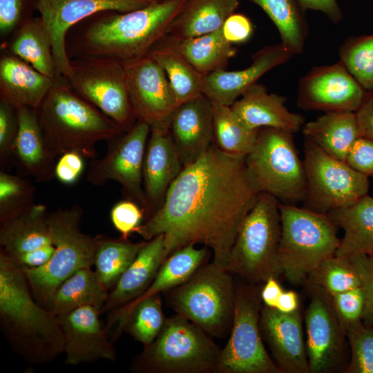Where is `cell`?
I'll use <instances>...</instances> for the list:
<instances>
[{"label": "cell", "mask_w": 373, "mask_h": 373, "mask_svg": "<svg viewBox=\"0 0 373 373\" xmlns=\"http://www.w3.org/2000/svg\"><path fill=\"white\" fill-rule=\"evenodd\" d=\"M231 273L213 262L198 268L184 283L166 291L168 305L212 338L227 336L232 327L236 283Z\"/></svg>", "instance_id": "7"}, {"label": "cell", "mask_w": 373, "mask_h": 373, "mask_svg": "<svg viewBox=\"0 0 373 373\" xmlns=\"http://www.w3.org/2000/svg\"><path fill=\"white\" fill-rule=\"evenodd\" d=\"M183 168L169 128H151L143 162L145 220L160 206Z\"/></svg>", "instance_id": "24"}, {"label": "cell", "mask_w": 373, "mask_h": 373, "mask_svg": "<svg viewBox=\"0 0 373 373\" xmlns=\"http://www.w3.org/2000/svg\"><path fill=\"white\" fill-rule=\"evenodd\" d=\"M276 309L286 314L298 310L300 309L298 294L294 290H284L279 298Z\"/></svg>", "instance_id": "56"}, {"label": "cell", "mask_w": 373, "mask_h": 373, "mask_svg": "<svg viewBox=\"0 0 373 373\" xmlns=\"http://www.w3.org/2000/svg\"><path fill=\"white\" fill-rule=\"evenodd\" d=\"M35 191L32 182L25 177L0 171V222L34 204Z\"/></svg>", "instance_id": "43"}, {"label": "cell", "mask_w": 373, "mask_h": 373, "mask_svg": "<svg viewBox=\"0 0 373 373\" xmlns=\"http://www.w3.org/2000/svg\"><path fill=\"white\" fill-rule=\"evenodd\" d=\"M166 319L162 311L161 294L151 296L135 303L116 321L112 341L125 332L144 347L147 346L160 333Z\"/></svg>", "instance_id": "39"}, {"label": "cell", "mask_w": 373, "mask_h": 373, "mask_svg": "<svg viewBox=\"0 0 373 373\" xmlns=\"http://www.w3.org/2000/svg\"><path fill=\"white\" fill-rule=\"evenodd\" d=\"M260 193L245 156L226 153L213 143L183 168L135 233L146 241L162 234L168 257L189 244H202L226 269L240 226Z\"/></svg>", "instance_id": "1"}, {"label": "cell", "mask_w": 373, "mask_h": 373, "mask_svg": "<svg viewBox=\"0 0 373 373\" xmlns=\"http://www.w3.org/2000/svg\"><path fill=\"white\" fill-rule=\"evenodd\" d=\"M148 55L164 70L178 104L202 93L204 75L180 54L169 39L164 37Z\"/></svg>", "instance_id": "36"}, {"label": "cell", "mask_w": 373, "mask_h": 373, "mask_svg": "<svg viewBox=\"0 0 373 373\" xmlns=\"http://www.w3.org/2000/svg\"><path fill=\"white\" fill-rule=\"evenodd\" d=\"M286 97L269 93L260 84L251 86L231 108L249 128H274L291 133L302 129L305 118L285 106Z\"/></svg>", "instance_id": "26"}, {"label": "cell", "mask_w": 373, "mask_h": 373, "mask_svg": "<svg viewBox=\"0 0 373 373\" xmlns=\"http://www.w3.org/2000/svg\"><path fill=\"white\" fill-rule=\"evenodd\" d=\"M167 258L162 234L146 241L110 291L101 314L117 309L144 293Z\"/></svg>", "instance_id": "27"}, {"label": "cell", "mask_w": 373, "mask_h": 373, "mask_svg": "<svg viewBox=\"0 0 373 373\" xmlns=\"http://www.w3.org/2000/svg\"><path fill=\"white\" fill-rule=\"evenodd\" d=\"M188 0H157L135 10L105 11L90 16L68 32V56L108 57L123 62L149 54L168 33Z\"/></svg>", "instance_id": "2"}, {"label": "cell", "mask_w": 373, "mask_h": 373, "mask_svg": "<svg viewBox=\"0 0 373 373\" xmlns=\"http://www.w3.org/2000/svg\"><path fill=\"white\" fill-rule=\"evenodd\" d=\"M253 30L252 23L247 16L235 12L227 19L222 26L225 39L232 44L247 41Z\"/></svg>", "instance_id": "52"}, {"label": "cell", "mask_w": 373, "mask_h": 373, "mask_svg": "<svg viewBox=\"0 0 373 373\" xmlns=\"http://www.w3.org/2000/svg\"><path fill=\"white\" fill-rule=\"evenodd\" d=\"M1 49L21 58L46 76L59 77L50 35L41 17L26 21L3 43Z\"/></svg>", "instance_id": "33"}, {"label": "cell", "mask_w": 373, "mask_h": 373, "mask_svg": "<svg viewBox=\"0 0 373 373\" xmlns=\"http://www.w3.org/2000/svg\"><path fill=\"white\" fill-rule=\"evenodd\" d=\"M238 6V0H188L165 37L179 40L214 32Z\"/></svg>", "instance_id": "32"}, {"label": "cell", "mask_w": 373, "mask_h": 373, "mask_svg": "<svg viewBox=\"0 0 373 373\" xmlns=\"http://www.w3.org/2000/svg\"><path fill=\"white\" fill-rule=\"evenodd\" d=\"M38 0H0V37L1 43L26 21L33 17Z\"/></svg>", "instance_id": "47"}, {"label": "cell", "mask_w": 373, "mask_h": 373, "mask_svg": "<svg viewBox=\"0 0 373 373\" xmlns=\"http://www.w3.org/2000/svg\"><path fill=\"white\" fill-rule=\"evenodd\" d=\"M169 130L183 166L194 162L213 143L212 103L202 93L180 104Z\"/></svg>", "instance_id": "23"}, {"label": "cell", "mask_w": 373, "mask_h": 373, "mask_svg": "<svg viewBox=\"0 0 373 373\" xmlns=\"http://www.w3.org/2000/svg\"><path fill=\"white\" fill-rule=\"evenodd\" d=\"M308 287L311 298L304 321L309 373L343 372L348 363L346 332L335 315L329 295Z\"/></svg>", "instance_id": "15"}, {"label": "cell", "mask_w": 373, "mask_h": 373, "mask_svg": "<svg viewBox=\"0 0 373 373\" xmlns=\"http://www.w3.org/2000/svg\"><path fill=\"white\" fill-rule=\"evenodd\" d=\"M128 93L137 120L168 128L179 105L162 68L149 55L124 62Z\"/></svg>", "instance_id": "16"}, {"label": "cell", "mask_w": 373, "mask_h": 373, "mask_svg": "<svg viewBox=\"0 0 373 373\" xmlns=\"http://www.w3.org/2000/svg\"><path fill=\"white\" fill-rule=\"evenodd\" d=\"M108 294L109 290L99 280L95 271L91 267H84L78 269L59 285L47 309L57 316L84 305L93 306L101 312Z\"/></svg>", "instance_id": "34"}, {"label": "cell", "mask_w": 373, "mask_h": 373, "mask_svg": "<svg viewBox=\"0 0 373 373\" xmlns=\"http://www.w3.org/2000/svg\"><path fill=\"white\" fill-rule=\"evenodd\" d=\"M294 55L282 43L265 46L252 56L251 64L242 70L220 69L205 75L202 93L212 104L231 106L263 75Z\"/></svg>", "instance_id": "22"}, {"label": "cell", "mask_w": 373, "mask_h": 373, "mask_svg": "<svg viewBox=\"0 0 373 373\" xmlns=\"http://www.w3.org/2000/svg\"><path fill=\"white\" fill-rule=\"evenodd\" d=\"M370 255H372L373 256V253L372 254H370Z\"/></svg>", "instance_id": "57"}, {"label": "cell", "mask_w": 373, "mask_h": 373, "mask_svg": "<svg viewBox=\"0 0 373 373\" xmlns=\"http://www.w3.org/2000/svg\"><path fill=\"white\" fill-rule=\"evenodd\" d=\"M67 80L74 90L114 121L124 132L137 122L124 62L95 56L70 59Z\"/></svg>", "instance_id": "12"}, {"label": "cell", "mask_w": 373, "mask_h": 373, "mask_svg": "<svg viewBox=\"0 0 373 373\" xmlns=\"http://www.w3.org/2000/svg\"><path fill=\"white\" fill-rule=\"evenodd\" d=\"M202 329L176 315L132 361L133 373L213 372L221 348Z\"/></svg>", "instance_id": "9"}, {"label": "cell", "mask_w": 373, "mask_h": 373, "mask_svg": "<svg viewBox=\"0 0 373 373\" xmlns=\"http://www.w3.org/2000/svg\"><path fill=\"white\" fill-rule=\"evenodd\" d=\"M262 285L244 281L236 285L232 327L214 373H282L265 349L260 329Z\"/></svg>", "instance_id": "11"}, {"label": "cell", "mask_w": 373, "mask_h": 373, "mask_svg": "<svg viewBox=\"0 0 373 373\" xmlns=\"http://www.w3.org/2000/svg\"><path fill=\"white\" fill-rule=\"evenodd\" d=\"M169 39L180 54L204 76L224 69L229 60L236 52L232 44L225 39L222 27L198 37L179 40Z\"/></svg>", "instance_id": "35"}, {"label": "cell", "mask_w": 373, "mask_h": 373, "mask_svg": "<svg viewBox=\"0 0 373 373\" xmlns=\"http://www.w3.org/2000/svg\"><path fill=\"white\" fill-rule=\"evenodd\" d=\"M212 104L213 143L226 153L246 156L254 146L259 129L247 127L231 106Z\"/></svg>", "instance_id": "40"}, {"label": "cell", "mask_w": 373, "mask_h": 373, "mask_svg": "<svg viewBox=\"0 0 373 373\" xmlns=\"http://www.w3.org/2000/svg\"><path fill=\"white\" fill-rule=\"evenodd\" d=\"M82 216L83 210L77 204L49 213L54 254L39 267H20L33 297L45 308L64 281L78 269L94 266L97 238L82 231Z\"/></svg>", "instance_id": "5"}, {"label": "cell", "mask_w": 373, "mask_h": 373, "mask_svg": "<svg viewBox=\"0 0 373 373\" xmlns=\"http://www.w3.org/2000/svg\"><path fill=\"white\" fill-rule=\"evenodd\" d=\"M329 297L335 315L345 332L351 325L362 321L365 295L361 286Z\"/></svg>", "instance_id": "46"}, {"label": "cell", "mask_w": 373, "mask_h": 373, "mask_svg": "<svg viewBox=\"0 0 373 373\" xmlns=\"http://www.w3.org/2000/svg\"><path fill=\"white\" fill-rule=\"evenodd\" d=\"M259 325L282 373H309L300 309L286 314L262 305Z\"/></svg>", "instance_id": "21"}, {"label": "cell", "mask_w": 373, "mask_h": 373, "mask_svg": "<svg viewBox=\"0 0 373 373\" xmlns=\"http://www.w3.org/2000/svg\"><path fill=\"white\" fill-rule=\"evenodd\" d=\"M189 244L171 254L163 262L154 280L140 296L126 305L109 312L105 327L108 330L112 325L132 306L151 296L165 291L184 283L202 265L207 263V247L198 249Z\"/></svg>", "instance_id": "30"}, {"label": "cell", "mask_w": 373, "mask_h": 373, "mask_svg": "<svg viewBox=\"0 0 373 373\" xmlns=\"http://www.w3.org/2000/svg\"><path fill=\"white\" fill-rule=\"evenodd\" d=\"M0 328L13 351L30 365L64 353L58 316L33 297L21 269L0 250Z\"/></svg>", "instance_id": "3"}, {"label": "cell", "mask_w": 373, "mask_h": 373, "mask_svg": "<svg viewBox=\"0 0 373 373\" xmlns=\"http://www.w3.org/2000/svg\"><path fill=\"white\" fill-rule=\"evenodd\" d=\"M19 128L15 142L14 165L18 175L30 176L37 182L55 177L56 157L47 148L36 109L16 106Z\"/></svg>", "instance_id": "25"}, {"label": "cell", "mask_w": 373, "mask_h": 373, "mask_svg": "<svg viewBox=\"0 0 373 373\" xmlns=\"http://www.w3.org/2000/svg\"><path fill=\"white\" fill-rule=\"evenodd\" d=\"M356 270L365 295L362 322L373 328V256L360 254L349 258Z\"/></svg>", "instance_id": "48"}, {"label": "cell", "mask_w": 373, "mask_h": 373, "mask_svg": "<svg viewBox=\"0 0 373 373\" xmlns=\"http://www.w3.org/2000/svg\"><path fill=\"white\" fill-rule=\"evenodd\" d=\"M157 0H38L39 13L52 40V53L58 76L70 72L66 37L77 23L99 12H126L144 8Z\"/></svg>", "instance_id": "17"}, {"label": "cell", "mask_w": 373, "mask_h": 373, "mask_svg": "<svg viewBox=\"0 0 373 373\" xmlns=\"http://www.w3.org/2000/svg\"><path fill=\"white\" fill-rule=\"evenodd\" d=\"M96 238L95 272L110 292L146 240L132 242L123 237L111 238L104 235H97Z\"/></svg>", "instance_id": "38"}, {"label": "cell", "mask_w": 373, "mask_h": 373, "mask_svg": "<svg viewBox=\"0 0 373 373\" xmlns=\"http://www.w3.org/2000/svg\"><path fill=\"white\" fill-rule=\"evenodd\" d=\"M307 139L329 155L346 161L347 154L361 136L355 112H327L305 123Z\"/></svg>", "instance_id": "31"}, {"label": "cell", "mask_w": 373, "mask_h": 373, "mask_svg": "<svg viewBox=\"0 0 373 373\" xmlns=\"http://www.w3.org/2000/svg\"><path fill=\"white\" fill-rule=\"evenodd\" d=\"M355 113L360 135L373 140V89L366 90L364 99Z\"/></svg>", "instance_id": "53"}, {"label": "cell", "mask_w": 373, "mask_h": 373, "mask_svg": "<svg viewBox=\"0 0 373 373\" xmlns=\"http://www.w3.org/2000/svg\"><path fill=\"white\" fill-rule=\"evenodd\" d=\"M327 214L344 231L336 256L350 258L373 253V197L367 194L356 202Z\"/></svg>", "instance_id": "29"}, {"label": "cell", "mask_w": 373, "mask_h": 373, "mask_svg": "<svg viewBox=\"0 0 373 373\" xmlns=\"http://www.w3.org/2000/svg\"><path fill=\"white\" fill-rule=\"evenodd\" d=\"M84 157L77 152H68L59 157L56 163L55 177L66 184L75 182L84 171Z\"/></svg>", "instance_id": "51"}, {"label": "cell", "mask_w": 373, "mask_h": 373, "mask_svg": "<svg viewBox=\"0 0 373 373\" xmlns=\"http://www.w3.org/2000/svg\"><path fill=\"white\" fill-rule=\"evenodd\" d=\"M54 79L31 65L1 49L0 57V101L14 106H26L37 109Z\"/></svg>", "instance_id": "28"}, {"label": "cell", "mask_w": 373, "mask_h": 373, "mask_svg": "<svg viewBox=\"0 0 373 373\" xmlns=\"http://www.w3.org/2000/svg\"><path fill=\"white\" fill-rule=\"evenodd\" d=\"M144 214L141 207L131 200L117 202L111 211V220L115 228L122 234V237H127L142 223Z\"/></svg>", "instance_id": "49"}, {"label": "cell", "mask_w": 373, "mask_h": 373, "mask_svg": "<svg viewBox=\"0 0 373 373\" xmlns=\"http://www.w3.org/2000/svg\"><path fill=\"white\" fill-rule=\"evenodd\" d=\"M338 56V61L365 90L373 89V33L347 37Z\"/></svg>", "instance_id": "42"}, {"label": "cell", "mask_w": 373, "mask_h": 373, "mask_svg": "<svg viewBox=\"0 0 373 373\" xmlns=\"http://www.w3.org/2000/svg\"><path fill=\"white\" fill-rule=\"evenodd\" d=\"M305 283L328 295L361 286L359 276L349 258L336 255L320 262L307 276Z\"/></svg>", "instance_id": "41"}, {"label": "cell", "mask_w": 373, "mask_h": 373, "mask_svg": "<svg viewBox=\"0 0 373 373\" xmlns=\"http://www.w3.org/2000/svg\"><path fill=\"white\" fill-rule=\"evenodd\" d=\"M303 161L306 178L303 202L307 209L327 213L356 202L368 193V177L307 139Z\"/></svg>", "instance_id": "13"}, {"label": "cell", "mask_w": 373, "mask_h": 373, "mask_svg": "<svg viewBox=\"0 0 373 373\" xmlns=\"http://www.w3.org/2000/svg\"><path fill=\"white\" fill-rule=\"evenodd\" d=\"M46 145L58 158L77 152L94 159L95 146L108 141L123 130L97 108L79 95L64 76L57 77L36 109Z\"/></svg>", "instance_id": "4"}, {"label": "cell", "mask_w": 373, "mask_h": 373, "mask_svg": "<svg viewBox=\"0 0 373 373\" xmlns=\"http://www.w3.org/2000/svg\"><path fill=\"white\" fill-rule=\"evenodd\" d=\"M366 90L339 62L314 66L300 78L297 106L305 111L356 112Z\"/></svg>", "instance_id": "18"}, {"label": "cell", "mask_w": 373, "mask_h": 373, "mask_svg": "<svg viewBox=\"0 0 373 373\" xmlns=\"http://www.w3.org/2000/svg\"><path fill=\"white\" fill-rule=\"evenodd\" d=\"M239 1L240 0H238ZM258 6L276 27L281 43L294 55L303 52L309 35L306 10L299 0H245Z\"/></svg>", "instance_id": "37"}, {"label": "cell", "mask_w": 373, "mask_h": 373, "mask_svg": "<svg viewBox=\"0 0 373 373\" xmlns=\"http://www.w3.org/2000/svg\"><path fill=\"white\" fill-rule=\"evenodd\" d=\"M303 8L322 12L331 22L338 24L343 19V10L336 0H299Z\"/></svg>", "instance_id": "54"}, {"label": "cell", "mask_w": 373, "mask_h": 373, "mask_svg": "<svg viewBox=\"0 0 373 373\" xmlns=\"http://www.w3.org/2000/svg\"><path fill=\"white\" fill-rule=\"evenodd\" d=\"M346 162L358 173L373 177V140L360 136L350 150Z\"/></svg>", "instance_id": "50"}, {"label": "cell", "mask_w": 373, "mask_h": 373, "mask_svg": "<svg viewBox=\"0 0 373 373\" xmlns=\"http://www.w3.org/2000/svg\"><path fill=\"white\" fill-rule=\"evenodd\" d=\"M150 132L149 124L137 120L130 130L107 141L105 155L101 159H92L86 181L97 186L111 180L117 182L128 200L144 210L143 162Z\"/></svg>", "instance_id": "14"}, {"label": "cell", "mask_w": 373, "mask_h": 373, "mask_svg": "<svg viewBox=\"0 0 373 373\" xmlns=\"http://www.w3.org/2000/svg\"><path fill=\"white\" fill-rule=\"evenodd\" d=\"M100 314L95 307L84 305L58 316L64 338L66 365L116 360L113 341L102 324Z\"/></svg>", "instance_id": "19"}, {"label": "cell", "mask_w": 373, "mask_h": 373, "mask_svg": "<svg viewBox=\"0 0 373 373\" xmlns=\"http://www.w3.org/2000/svg\"><path fill=\"white\" fill-rule=\"evenodd\" d=\"M279 208L282 275L292 284H301L320 262L335 255L340 244L338 227L327 213L281 202Z\"/></svg>", "instance_id": "8"}, {"label": "cell", "mask_w": 373, "mask_h": 373, "mask_svg": "<svg viewBox=\"0 0 373 373\" xmlns=\"http://www.w3.org/2000/svg\"><path fill=\"white\" fill-rule=\"evenodd\" d=\"M284 289H283L278 278L276 277L269 278L262 285L260 298L262 305L270 307L276 308L279 298Z\"/></svg>", "instance_id": "55"}, {"label": "cell", "mask_w": 373, "mask_h": 373, "mask_svg": "<svg viewBox=\"0 0 373 373\" xmlns=\"http://www.w3.org/2000/svg\"><path fill=\"white\" fill-rule=\"evenodd\" d=\"M17 110L13 105L0 101V166L8 171L14 164L15 142L18 132Z\"/></svg>", "instance_id": "45"}, {"label": "cell", "mask_w": 373, "mask_h": 373, "mask_svg": "<svg viewBox=\"0 0 373 373\" xmlns=\"http://www.w3.org/2000/svg\"><path fill=\"white\" fill-rule=\"evenodd\" d=\"M350 351L345 373H373V328L362 321L351 325L346 329Z\"/></svg>", "instance_id": "44"}, {"label": "cell", "mask_w": 373, "mask_h": 373, "mask_svg": "<svg viewBox=\"0 0 373 373\" xmlns=\"http://www.w3.org/2000/svg\"><path fill=\"white\" fill-rule=\"evenodd\" d=\"M248 171L260 192L280 202H303L306 178L293 133L274 128H261L251 151L245 156Z\"/></svg>", "instance_id": "10"}, {"label": "cell", "mask_w": 373, "mask_h": 373, "mask_svg": "<svg viewBox=\"0 0 373 373\" xmlns=\"http://www.w3.org/2000/svg\"><path fill=\"white\" fill-rule=\"evenodd\" d=\"M47 207L34 204L22 213L0 222V250L19 267L42 263L41 251L54 245Z\"/></svg>", "instance_id": "20"}, {"label": "cell", "mask_w": 373, "mask_h": 373, "mask_svg": "<svg viewBox=\"0 0 373 373\" xmlns=\"http://www.w3.org/2000/svg\"><path fill=\"white\" fill-rule=\"evenodd\" d=\"M280 202L260 192L242 222L226 269L244 282L262 285L282 275L278 262L281 235Z\"/></svg>", "instance_id": "6"}]
</instances>
